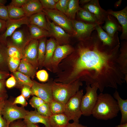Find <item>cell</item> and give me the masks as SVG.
<instances>
[{"label": "cell", "instance_id": "603a6c76", "mask_svg": "<svg viewBox=\"0 0 127 127\" xmlns=\"http://www.w3.org/2000/svg\"><path fill=\"white\" fill-rule=\"evenodd\" d=\"M113 97L117 101L119 111L121 114L120 124L127 123V99H122L116 90L113 94Z\"/></svg>", "mask_w": 127, "mask_h": 127}, {"label": "cell", "instance_id": "5b68a950", "mask_svg": "<svg viewBox=\"0 0 127 127\" xmlns=\"http://www.w3.org/2000/svg\"><path fill=\"white\" fill-rule=\"evenodd\" d=\"M86 85V93L81 99V109L82 115L88 116L91 115L96 102L98 95L97 91L98 88L95 85Z\"/></svg>", "mask_w": 127, "mask_h": 127}, {"label": "cell", "instance_id": "f35d334b", "mask_svg": "<svg viewBox=\"0 0 127 127\" xmlns=\"http://www.w3.org/2000/svg\"><path fill=\"white\" fill-rule=\"evenodd\" d=\"M45 102L41 99L36 96H33L29 100L30 104L35 109H37Z\"/></svg>", "mask_w": 127, "mask_h": 127}, {"label": "cell", "instance_id": "ab89813d", "mask_svg": "<svg viewBox=\"0 0 127 127\" xmlns=\"http://www.w3.org/2000/svg\"><path fill=\"white\" fill-rule=\"evenodd\" d=\"M43 9H55L56 3L54 0H40Z\"/></svg>", "mask_w": 127, "mask_h": 127}, {"label": "cell", "instance_id": "f1b7e54d", "mask_svg": "<svg viewBox=\"0 0 127 127\" xmlns=\"http://www.w3.org/2000/svg\"><path fill=\"white\" fill-rule=\"evenodd\" d=\"M77 13L79 19L78 20L89 24H99L94 15L83 8H81Z\"/></svg>", "mask_w": 127, "mask_h": 127}, {"label": "cell", "instance_id": "ee69618b", "mask_svg": "<svg viewBox=\"0 0 127 127\" xmlns=\"http://www.w3.org/2000/svg\"><path fill=\"white\" fill-rule=\"evenodd\" d=\"M12 103L13 104H20L23 107L26 106L28 104L26 99L21 94L17 97Z\"/></svg>", "mask_w": 127, "mask_h": 127}, {"label": "cell", "instance_id": "2e32d148", "mask_svg": "<svg viewBox=\"0 0 127 127\" xmlns=\"http://www.w3.org/2000/svg\"><path fill=\"white\" fill-rule=\"evenodd\" d=\"M107 14L115 17L118 20L122 29L120 38L122 40H127V7L119 11H114L109 9L107 11Z\"/></svg>", "mask_w": 127, "mask_h": 127}, {"label": "cell", "instance_id": "836d02e7", "mask_svg": "<svg viewBox=\"0 0 127 127\" xmlns=\"http://www.w3.org/2000/svg\"><path fill=\"white\" fill-rule=\"evenodd\" d=\"M51 111L52 114L55 115L64 113L65 104L53 99L50 103Z\"/></svg>", "mask_w": 127, "mask_h": 127}, {"label": "cell", "instance_id": "4dcf8cb0", "mask_svg": "<svg viewBox=\"0 0 127 127\" xmlns=\"http://www.w3.org/2000/svg\"><path fill=\"white\" fill-rule=\"evenodd\" d=\"M12 74L16 80V86L20 88H21L24 85L29 86L31 87L32 86L33 82L30 77L17 71L12 73Z\"/></svg>", "mask_w": 127, "mask_h": 127}, {"label": "cell", "instance_id": "f5cc1de1", "mask_svg": "<svg viewBox=\"0 0 127 127\" xmlns=\"http://www.w3.org/2000/svg\"><path fill=\"white\" fill-rule=\"evenodd\" d=\"M10 76V74L6 72L0 71V80H6Z\"/></svg>", "mask_w": 127, "mask_h": 127}, {"label": "cell", "instance_id": "e575fe53", "mask_svg": "<svg viewBox=\"0 0 127 127\" xmlns=\"http://www.w3.org/2000/svg\"><path fill=\"white\" fill-rule=\"evenodd\" d=\"M7 49L8 57L16 58L21 60L22 59V52L17 47L7 42Z\"/></svg>", "mask_w": 127, "mask_h": 127}, {"label": "cell", "instance_id": "6f0895ef", "mask_svg": "<svg viewBox=\"0 0 127 127\" xmlns=\"http://www.w3.org/2000/svg\"><path fill=\"white\" fill-rule=\"evenodd\" d=\"M122 0H119L116 1L114 4V6L116 8H117L119 7L122 3Z\"/></svg>", "mask_w": 127, "mask_h": 127}, {"label": "cell", "instance_id": "60d3db41", "mask_svg": "<svg viewBox=\"0 0 127 127\" xmlns=\"http://www.w3.org/2000/svg\"><path fill=\"white\" fill-rule=\"evenodd\" d=\"M36 77L40 81L45 82L48 80L49 75L47 72L44 70H40L37 71Z\"/></svg>", "mask_w": 127, "mask_h": 127}, {"label": "cell", "instance_id": "d590c367", "mask_svg": "<svg viewBox=\"0 0 127 127\" xmlns=\"http://www.w3.org/2000/svg\"><path fill=\"white\" fill-rule=\"evenodd\" d=\"M20 60L17 58L8 57V64L10 71L12 73L17 71Z\"/></svg>", "mask_w": 127, "mask_h": 127}, {"label": "cell", "instance_id": "11a10c76", "mask_svg": "<svg viewBox=\"0 0 127 127\" xmlns=\"http://www.w3.org/2000/svg\"><path fill=\"white\" fill-rule=\"evenodd\" d=\"M8 95L6 93H0V100L2 99H6Z\"/></svg>", "mask_w": 127, "mask_h": 127}, {"label": "cell", "instance_id": "d4e9b609", "mask_svg": "<svg viewBox=\"0 0 127 127\" xmlns=\"http://www.w3.org/2000/svg\"><path fill=\"white\" fill-rule=\"evenodd\" d=\"M28 21L29 24L37 26L48 31L46 15L43 11L34 14L28 17Z\"/></svg>", "mask_w": 127, "mask_h": 127}, {"label": "cell", "instance_id": "ba28073f", "mask_svg": "<svg viewBox=\"0 0 127 127\" xmlns=\"http://www.w3.org/2000/svg\"><path fill=\"white\" fill-rule=\"evenodd\" d=\"M33 84L31 87L32 95H35L42 99L45 102L50 103L53 99L52 86L54 79L51 78L45 83H41L33 80Z\"/></svg>", "mask_w": 127, "mask_h": 127}, {"label": "cell", "instance_id": "680465c9", "mask_svg": "<svg viewBox=\"0 0 127 127\" xmlns=\"http://www.w3.org/2000/svg\"><path fill=\"white\" fill-rule=\"evenodd\" d=\"M91 0H81L79 1V4L84 5L90 2Z\"/></svg>", "mask_w": 127, "mask_h": 127}, {"label": "cell", "instance_id": "b9f144b4", "mask_svg": "<svg viewBox=\"0 0 127 127\" xmlns=\"http://www.w3.org/2000/svg\"><path fill=\"white\" fill-rule=\"evenodd\" d=\"M0 19L6 21L10 19L7 6L0 5Z\"/></svg>", "mask_w": 127, "mask_h": 127}, {"label": "cell", "instance_id": "7a4b0ae2", "mask_svg": "<svg viewBox=\"0 0 127 127\" xmlns=\"http://www.w3.org/2000/svg\"><path fill=\"white\" fill-rule=\"evenodd\" d=\"M119 111L117 101L113 96L101 92L98 95L91 115L97 119L106 120L117 116Z\"/></svg>", "mask_w": 127, "mask_h": 127}, {"label": "cell", "instance_id": "d6a6232c", "mask_svg": "<svg viewBox=\"0 0 127 127\" xmlns=\"http://www.w3.org/2000/svg\"><path fill=\"white\" fill-rule=\"evenodd\" d=\"M7 6L10 19H19L26 16L22 7H16L10 4Z\"/></svg>", "mask_w": 127, "mask_h": 127}, {"label": "cell", "instance_id": "bcb514c9", "mask_svg": "<svg viewBox=\"0 0 127 127\" xmlns=\"http://www.w3.org/2000/svg\"><path fill=\"white\" fill-rule=\"evenodd\" d=\"M28 0H12L9 4L19 7H22Z\"/></svg>", "mask_w": 127, "mask_h": 127}, {"label": "cell", "instance_id": "e0dca14e", "mask_svg": "<svg viewBox=\"0 0 127 127\" xmlns=\"http://www.w3.org/2000/svg\"><path fill=\"white\" fill-rule=\"evenodd\" d=\"M10 37V41L7 40V42L17 47L22 52L26 45L32 40L29 34L27 35L22 30H16Z\"/></svg>", "mask_w": 127, "mask_h": 127}, {"label": "cell", "instance_id": "83f0119b", "mask_svg": "<svg viewBox=\"0 0 127 127\" xmlns=\"http://www.w3.org/2000/svg\"><path fill=\"white\" fill-rule=\"evenodd\" d=\"M7 45L0 41V71L9 73L8 60Z\"/></svg>", "mask_w": 127, "mask_h": 127}, {"label": "cell", "instance_id": "44dd1931", "mask_svg": "<svg viewBox=\"0 0 127 127\" xmlns=\"http://www.w3.org/2000/svg\"><path fill=\"white\" fill-rule=\"evenodd\" d=\"M22 8L25 16L28 17L43 11V9L41 2L39 0H28Z\"/></svg>", "mask_w": 127, "mask_h": 127}, {"label": "cell", "instance_id": "f907efd6", "mask_svg": "<svg viewBox=\"0 0 127 127\" xmlns=\"http://www.w3.org/2000/svg\"><path fill=\"white\" fill-rule=\"evenodd\" d=\"M1 113H0V127H8L9 126L5 119L2 117Z\"/></svg>", "mask_w": 127, "mask_h": 127}, {"label": "cell", "instance_id": "cb8c5ba5", "mask_svg": "<svg viewBox=\"0 0 127 127\" xmlns=\"http://www.w3.org/2000/svg\"><path fill=\"white\" fill-rule=\"evenodd\" d=\"M29 36L31 40H37L44 37H51L48 31L37 26L29 24Z\"/></svg>", "mask_w": 127, "mask_h": 127}, {"label": "cell", "instance_id": "484cf974", "mask_svg": "<svg viewBox=\"0 0 127 127\" xmlns=\"http://www.w3.org/2000/svg\"><path fill=\"white\" fill-rule=\"evenodd\" d=\"M17 71L33 79L37 70L30 63L26 60L22 59Z\"/></svg>", "mask_w": 127, "mask_h": 127}, {"label": "cell", "instance_id": "6125c7cd", "mask_svg": "<svg viewBox=\"0 0 127 127\" xmlns=\"http://www.w3.org/2000/svg\"><path fill=\"white\" fill-rule=\"evenodd\" d=\"M10 127L9 126V127Z\"/></svg>", "mask_w": 127, "mask_h": 127}, {"label": "cell", "instance_id": "9a60e30c", "mask_svg": "<svg viewBox=\"0 0 127 127\" xmlns=\"http://www.w3.org/2000/svg\"><path fill=\"white\" fill-rule=\"evenodd\" d=\"M95 30L96 31L98 37L103 45L114 48L120 45L118 32H115L113 37H112L104 31L99 24L96 26Z\"/></svg>", "mask_w": 127, "mask_h": 127}, {"label": "cell", "instance_id": "7dc6e473", "mask_svg": "<svg viewBox=\"0 0 127 127\" xmlns=\"http://www.w3.org/2000/svg\"><path fill=\"white\" fill-rule=\"evenodd\" d=\"M9 126L10 127H25L24 121H13L10 123Z\"/></svg>", "mask_w": 127, "mask_h": 127}, {"label": "cell", "instance_id": "d6986e66", "mask_svg": "<svg viewBox=\"0 0 127 127\" xmlns=\"http://www.w3.org/2000/svg\"><path fill=\"white\" fill-rule=\"evenodd\" d=\"M117 62L120 70L124 75L125 81L127 82V41L122 42L119 48Z\"/></svg>", "mask_w": 127, "mask_h": 127}, {"label": "cell", "instance_id": "7402d4cb", "mask_svg": "<svg viewBox=\"0 0 127 127\" xmlns=\"http://www.w3.org/2000/svg\"><path fill=\"white\" fill-rule=\"evenodd\" d=\"M24 121L36 124L40 123L44 124L46 127H51L49 117L44 116L39 114L36 109L28 112Z\"/></svg>", "mask_w": 127, "mask_h": 127}, {"label": "cell", "instance_id": "91938a15", "mask_svg": "<svg viewBox=\"0 0 127 127\" xmlns=\"http://www.w3.org/2000/svg\"><path fill=\"white\" fill-rule=\"evenodd\" d=\"M7 1L6 0H0V5H5Z\"/></svg>", "mask_w": 127, "mask_h": 127}, {"label": "cell", "instance_id": "f6af8a7d", "mask_svg": "<svg viewBox=\"0 0 127 127\" xmlns=\"http://www.w3.org/2000/svg\"><path fill=\"white\" fill-rule=\"evenodd\" d=\"M11 77L6 81L5 85L8 88H10L15 86L16 81L15 77L12 74H10Z\"/></svg>", "mask_w": 127, "mask_h": 127}, {"label": "cell", "instance_id": "f546056e", "mask_svg": "<svg viewBox=\"0 0 127 127\" xmlns=\"http://www.w3.org/2000/svg\"><path fill=\"white\" fill-rule=\"evenodd\" d=\"M38 40L37 60L39 68L41 69L43 67V64L45 55L47 37H43Z\"/></svg>", "mask_w": 127, "mask_h": 127}, {"label": "cell", "instance_id": "8992f818", "mask_svg": "<svg viewBox=\"0 0 127 127\" xmlns=\"http://www.w3.org/2000/svg\"><path fill=\"white\" fill-rule=\"evenodd\" d=\"M43 11L55 24L73 36L74 32L71 20L65 14L56 9H43Z\"/></svg>", "mask_w": 127, "mask_h": 127}, {"label": "cell", "instance_id": "ffe728a7", "mask_svg": "<svg viewBox=\"0 0 127 127\" xmlns=\"http://www.w3.org/2000/svg\"><path fill=\"white\" fill-rule=\"evenodd\" d=\"M105 24L101 28L109 35L113 37L115 32H122V28L117 20L114 16L107 14L105 19Z\"/></svg>", "mask_w": 127, "mask_h": 127}, {"label": "cell", "instance_id": "52a82bcc", "mask_svg": "<svg viewBox=\"0 0 127 127\" xmlns=\"http://www.w3.org/2000/svg\"><path fill=\"white\" fill-rule=\"evenodd\" d=\"M28 111L23 107H19L6 100L1 113L9 126L11 123L16 120L24 119Z\"/></svg>", "mask_w": 127, "mask_h": 127}, {"label": "cell", "instance_id": "4fadbf2b", "mask_svg": "<svg viewBox=\"0 0 127 127\" xmlns=\"http://www.w3.org/2000/svg\"><path fill=\"white\" fill-rule=\"evenodd\" d=\"M29 24L28 17L25 16L18 19H9L7 21L6 28L4 32L0 35V41L7 45V39L11 36L17 28L23 25Z\"/></svg>", "mask_w": 127, "mask_h": 127}, {"label": "cell", "instance_id": "30bf717a", "mask_svg": "<svg viewBox=\"0 0 127 127\" xmlns=\"http://www.w3.org/2000/svg\"><path fill=\"white\" fill-rule=\"evenodd\" d=\"M48 28V31L56 41L58 45L69 44L70 39L72 36L67 33L62 28L53 22H51L46 15Z\"/></svg>", "mask_w": 127, "mask_h": 127}, {"label": "cell", "instance_id": "9f6ffc18", "mask_svg": "<svg viewBox=\"0 0 127 127\" xmlns=\"http://www.w3.org/2000/svg\"><path fill=\"white\" fill-rule=\"evenodd\" d=\"M6 100V99H2L0 100V113L1 112L2 109Z\"/></svg>", "mask_w": 127, "mask_h": 127}, {"label": "cell", "instance_id": "5bb4252c", "mask_svg": "<svg viewBox=\"0 0 127 127\" xmlns=\"http://www.w3.org/2000/svg\"><path fill=\"white\" fill-rule=\"evenodd\" d=\"M83 8L94 15L99 24L100 25L104 23L105 18L107 14V11L101 7L98 0H91L84 5Z\"/></svg>", "mask_w": 127, "mask_h": 127}, {"label": "cell", "instance_id": "9c48e42d", "mask_svg": "<svg viewBox=\"0 0 127 127\" xmlns=\"http://www.w3.org/2000/svg\"><path fill=\"white\" fill-rule=\"evenodd\" d=\"M74 32L73 37L79 41L90 37L97 24H88L76 20H71Z\"/></svg>", "mask_w": 127, "mask_h": 127}, {"label": "cell", "instance_id": "7bdbcfd3", "mask_svg": "<svg viewBox=\"0 0 127 127\" xmlns=\"http://www.w3.org/2000/svg\"><path fill=\"white\" fill-rule=\"evenodd\" d=\"M31 87L26 85H23L21 87V94L26 99H28L31 95H32Z\"/></svg>", "mask_w": 127, "mask_h": 127}, {"label": "cell", "instance_id": "1f68e13d", "mask_svg": "<svg viewBox=\"0 0 127 127\" xmlns=\"http://www.w3.org/2000/svg\"><path fill=\"white\" fill-rule=\"evenodd\" d=\"M78 0H70L65 15L71 20H75L76 14L81 8Z\"/></svg>", "mask_w": 127, "mask_h": 127}, {"label": "cell", "instance_id": "681fc988", "mask_svg": "<svg viewBox=\"0 0 127 127\" xmlns=\"http://www.w3.org/2000/svg\"><path fill=\"white\" fill-rule=\"evenodd\" d=\"M87 126L83 125L79 123L73 122L72 123H69L66 127H87Z\"/></svg>", "mask_w": 127, "mask_h": 127}, {"label": "cell", "instance_id": "8d00e7d4", "mask_svg": "<svg viewBox=\"0 0 127 127\" xmlns=\"http://www.w3.org/2000/svg\"><path fill=\"white\" fill-rule=\"evenodd\" d=\"M38 112L43 116L49 117L52 115L49 103L45 102L36 109Z\"/></svg>", "mask_w": 127, "mask_h": 127}, {"label": "cell", "instance_id": "816d5d0a", "mask_svg": "<svg viewBox=\"0 0 127 127\" xmlns=\"http://www.w3.org/2000/svg\"><path fill=\"white\" fill-rule=\"evenodd\" d=\"M7 21L0 19V32L6 29Z\"/></svg>", "mask_w": 127, "mask_h": 127}, {"label": "cell", "instance_id": "277c9868", "mask_svg": "<svg viewBox=\"0 0 127 127\" xmlns=\"http://www.w3.org/2000/svg\"><path fill=\"white\" fill-rule=\"evenodd\" d=\"M83 95V90H79L65 104L64 113L70 120H72L74 122H79V119L82 115L81 105Z\"/></svg>", "mask_w": 127, "mask_h": 127}, {"label": "cell", "instance_id": "4316f807", "mask_svg": "<svg viewBox=\"0 0 127 127\" xmlns=\"http://www.w3.org/2000/svg\"><path fill=\"white\" fill-rule=\"evenodd\" d=\"M49 119L51 127H66L70 121L64 113L52 114Z\"/></svg>", "mask_w": 127, "mask_h": 127}, {"label": "cell", "instance_id": "ac0fdd59", "mask_svg": "<svg viewBox=\"0 0 127 127\" xmlns=\"http://www.w3.org/2000/svg\"><path fill=\"white\" fill-rule=\"evenodd\" d=\"M58 45L56 40L53 38L47 40L46 54L43 67L51 72L52 71V59L55 49Z\"/></svg>", "mask_w": 127, "mask_h": 127}, {"label": "cell", "instance_id": "74e56055", "mask_svg": "<svg viewBox=\"0 0 127 127\" xmlns=\"http://www.w3.org/2000/svg\"><path fill=\"white\" fill-rule=\"evenodd\" d=\"M70 0H59L56 4L55 9L65 15L67 12Z\"/></svg>", "mask_w": 127, "mask_h": 127}, {"label": "cell", "instance_id": "be15d7a7", "mask_svg": "<svg viewBox=\"0 0 127 127\" xmlns=\"http://www.w3.org/2000/svg\"></svg>", "mask_w": 127, "mask_h": 127}, {"label": "cell", "instance_id": "94428289", "mask_svg": "<svg viewBox=\"0 0 127 127\" xmlns=\"http://www.w3.org/2000/svg\"><path fill=\"white\" fill-rule=\"evenodd\" d=\"M115 127H127V123L123 124H119L116 126Z\"/></svg>", "mask_w": 127, "mask_h": 127}, {"label": "cell", "instance_id": "6da1fadb", "mask_svg": "<svg viewBox=\"0 0 127 127\" xmlns=\"http://www.w3.org/2000/svg\"><path fill=\"white\" fill-rule=\"evenodd\" d=\"M120 47L103 45L94 30L78 41L73 52L60 62L54 81L67 84L79 79L96 85L101 92L107 87L117 89L125 82L117 62Z\"/></svg>", "mask_w": 127, "mask_h": 127}, {"label": "cell", "instance_id": "db71d44e", "mask_svg": "<svg viewBox=\"0 0 127 127\" xmlns=\"http://www.w3.org/2000/svg\"><path fill=\"white\" fill-rule=\"evenodd\" d=\"M25 127H40L35 124L29 123L28 121H24Z\"/></svg>", "mask_w": 127, "mask_h": 127}, {"label": "cell", "instance_id": "c3c4849f", "mask_svg": "<svg viewBox=\"0 0 127 127\" xmlns=\"http://www.w3.org/2000/svg\"><path fill=\"white\" fill-rule=\"evenodd\" d=\"M6 80H0V93H6L7 91L5 88Z\"/></svg>", "mask_w": 127, "mask_h": 127}, {"label": "cell", "instance_id": "7c38bea8", "mask_svg": "<svg viewBox=\"0 0 127 127\" xmlns=\"http://www.w3.org/2000/svg\"><path fill=\"white\" fill-rule=\"evenodd\" d=\"M38 40H32L26 45L22 51V58L31 64L37 70Z\"/></svg>", "mask_w": 127, "mask_h": 127}, {"label": "cell", "instance_id": "3957f363", "mask_svg": "<svg viewBox=\"0 0 127 127\" xmlns=\"http://www.w3.org/2000/svg\"><path fill=\"white\" fill-rule=\"evenodd\" d=\"M82 85V82L79 79L67 84L54 81L52 86L53 99L65 104L79 90L80 87Z\"/></svg>", "mask_w": 127, "mask_h": 127}, {"label": "cell", "instance_id": "8fae6325", "mask_svg": "<svg viewBox=\"0 0 127 127\" xmlns=\"http://www.w3.org/2000/svg\"><path fill=\"white\" fill-rule=\"evenodd\" d=\"M74 48L69 44L58 45L55 50L52 61V72L56 73L59 64L63 60L72 53Z\"/></svg>", "mask_w": 127, "mask_h": 127}]
</instances>
